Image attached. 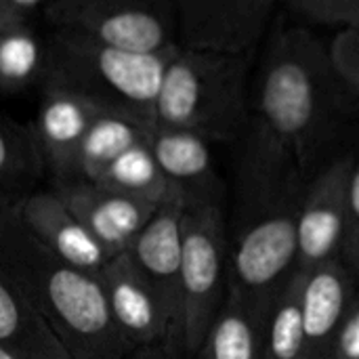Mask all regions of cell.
I'll list each match as a JSON object with an SVG mask.
<instances>
[{
    "instance_id": "cell-28",
    "label": "cell",
    "mask_w": 359,
    "mask_h": 359,
    "mask_svg": "<svg viewBox=\"0 0 359 359\" xmlns=\"http://www.w3.org/2000/svg\"><path fill=\"white\" fill-rule=\"evenodd\" d=\"M181 353L183 351L170 343H158V345H145L133 349L124 359H181Z\"/></svg>"
},
{
    "instance_id": "cell-24",
    "label": "cell",
    "mask_w": 359,
    "mask_h": 359,
    "mask_svg": "<svg viewBox=\"0 0 359 359\" xmlns=\"http://www.w3.org/2000/svg\"><path fill=\"white\" fill-rule=\"evenodd\" d=\"M288 4L303 21L337 29L359 17V0H288Z\"/></svg>"
},
{
    "instance_id": "cell-11",
    "label": "cell",
    "mask_w": 359,
    "mask_h": 359,
    "mask_svg": "<svg viewBox=\"0 0 359 359\" xmlns=\"http://www.w3.org/2000/svg\"><path fill=\"white\" fill-rule=\"evenodd\" d=\"M50 189L111 257L130 248L158 208L88 179H53Z\"/></svg>"
},
{
    "instance_id": "cell-12",
    "label": "cell",
    "mask_w": 359,
    "mask_h": 359,
    "mask_svg": "<svg viewBox=\"0 0 359 359\" xmlns=\"http://www.w3.org/2000/svg\"><path fill=\"white\" fill-rule=\"evenodd\" d=\"M185 200L172 198L156 208L145 227L126 250L151 284L181 339V255H183ZM183 347V345H181Z\"/></svg>"
},
{
    "instance_id": "cell-25",
    "label": "cell",
    "mask_w": 359,
    "mask_h": 359,
    "mask_svg": "<svg viewBox=\"0 0 359 359\" xmlns=\"http://www.w3.org/2000/svg\"><path fill=\"white\" fill-rule=\"evenodd\" d=\"M341 263L359 282V149H351V168L347 183V233Z\"/></svg>"
},
{
    "instance_id": "cell-7",
    "label": "cell",
    "mask_w": 359,
    "mask_h": 359,
    "mask_svg": "<svg viewBox=\"0 0 359 359\" xmlns=\"http://www.w3.org/2000/svg\"><path fill=\"white\" fill-rule=\"evenodd\" d=\"M44 11L53 27L116 48L168 53L181 46L170 0H48Z\"/></svg>"
},
{
    "instance_id": "cell-8",
    "label": "cell",
    "mask_w": 359,
    "mask_h": 359,
    "mask_svg": "<svg viewBox=\"0 0 359 359\" xmlns=\"http://www.w3.org/2000/svg\"><path fill=\"white\" fill-rule=\"evenodd\" d=\"M351 151L330 158L305 185L297 210V271L337 263L347 233V183Z\"/></svg>"
},
{
    "instance_id": "cell-19",
    "label": "cell",
    "mask_w": 359,
    "mask_h": 359,
    "mask_svg": "<svg viewBox=\"0 0 359 359\" xmlns=\"http://www.w3.org/2000/svg\"><path fill=\"white\" fill-rule=\"evenodd\" d=\"M149 133L145 126H141L139 122L118 116V114H109V111H101L93 124L88 126L74 166H72V175L67 179H88V181H97L101 177V172L126 149H130L137 143H143L149 139Z\"/></svg>"
},
{
    "instance_id": "cell-10",
    "label": "cell",
    "mask_w": 359,
    "mask_h": 359,
    "mask_svg": "<svg viewBox=\"0 0 359 359\" xmlns=\"http://www.w3.org/2000/svg\"><path fill=\"white\" fill-rule=\"evenodd\" d=\"M99 276L111 320L130 351L158 343H170L183 351L172 318L128 252L111 257Z\"/></svg>"
},
{
    "instance_id": "cell-14",
    "label": "cell",
    "mask_w": 359,
    "mask_h": 359,
    "mask_svg": "<svg viewBox=\"0 0 359 359\" xmlns=\"http://www.w3.org/2000/svg\"><path fill=\"white\" fill-rule=\"evenodd\" d=\"M206 137L179 128H151L149 147L164 177L191 204H221L223 181Z\"/></svg>"
},
{
    "instance_id": "cell-3",
    "label": "cell",
    "mask_w": 359,
    "mask_h": 359,
    "mask_svg": "<svg viewBox=\"0 0 359 359\" xmlns=\"http://www.w3.org/2000/svg\"><path fill=\"white\" fill-rule=\"evenodd\" d=\"M175 50L135 53L53 27L44 42L40 82L42 88L69 90L101 111L130 118L151 130L162 78Z\"/></svg>"
},
{
    "instance_id": "cell-18",
    "label": "cell",
    "mask_w": 359,
    "mask_h": 359,
    "mask_svg": "<svg viewBox=\"0 0 359 359\" xmlns=\"http://www.w3.org/2000/svg\"><path fill=\"white\" fill-rule=\"evenodd\" d=\"M267 311L227 292L196 359H263Z\"/></svg>"
},
{
    "instance_id": "cell-5",
    "label": "cell",
    "mask_w": 359,
    "mask_h": 359,
    "mask_svg": "<svg viewBox=\"0 0 359 359\" xmlns=\"http://www.w3.org/2000/svg\"><path fill=\"white\" fill-rule=\"evenodd\" d=\"M303 191H240V225L229 242L227 292L267 311L297 273V210Z\"/></svg>"
},
{
    "instance_id": "cell-30",
    "label": "cell",
    "mask_w": 359,
    "mask_h": 359,
    "mask_svg": "<svg viewBox=\"0 0 359 359\" xmlns=\"http://www.w3.org/2000/svg\"><path fill=\"white\" fill-rule=\"evenodd\" d=\"M11 4H15L19 11H23V13H32V11H36V8H40V6H46V2L48 0H8Z\"/></svg>"
},
{
    "instance_id": "cell-1",
    "label": "cell",
    "mask_w": 359,
    "mask_h": 359,
    "mask_svg": "<svg viewBox=\"0 0 359 359\" xmlns=\"http://www.w3.org/2000/svg\"><path fill=\"white\" fill-rule=\"evenodd\" d=\"M250 80L240 189L303 191L334 156L359 97L339 74L328 42L303 25L269 29Z\"/></svg>"
},
{
    "instance_id": "cell-6",
    "label": "cell",
    "mask_w": 359,
    "mask_h": 359,
    "mask_svg": "<svg viewBox=\"0 0 359 359\" xmlns=\"http://www.w3.org/2000/svg\"><path fill=\"white\" fill-rule=\"evenodd\" d=\"M229 240L221 204H191L183 210L181 255V345L196 355L227 299Z\"/></svg>"
},
{
    "instance_id": "cell-27",
    "label": "cell",
    "mask_w": 359,
    "mask_h": 359,
    "mask_svg": "<svg viewBox=\"0 0 359 359\" xmlns=\"http://www.w3.org/2000/svg\"><path fill=\"white\" fill-rule=\"evenodd\" d=\"M334 359H359V288L355 290L343 318Z\"/></svg>"
},
{
    "instance_id": "cell-17",
    "label": "cell",
    "mask_w": 359,
    "mask_h": 359,
    "mask_svg": "<svg viewBox=\"0 0 359 359\" xmlns=\"http://www.w3.org/2000/svg\"><path fill=\"white\" fill-rule=\"evenodd\" d=\"M0 347L19 359H74L23 297V292L0 269Z\"/></svg>"
},
{
    "instance_id": "cell-29",
    "label": "cell",
    "mask_w": 359,
    "mask_h": 359,
    "mask_svg": "<svg viewBox=\"0 0 359 359\" xmlns=\"http://www.w3.org/2000/svg\"><path fill=\"white\" fill-rule=\"evenodd\" d=\"M27 13L19 11L15 4H11L8 0H0V32L2 29H11V27H23L29 25L27 23Z\"/></svg>"
},
{
    "instance_id": "cell-31",
    "label": "cell",
    "mask_w": 359,
    "mask_h": 359,
    "mask_svg": "<svg viewBox=\"0 0 359 359\" xmlns=\"http://www.w3.org/2000/svg\"><path fill=\"white\" fill-rule=\"evenodd\" d=\"M0 359H19L15 353H11L8 349H4V347H0Z\"/></svg>"
},
{
    "instance_id": "cell-21",
    "label": "cell",
    "mask_w": 359,
    "mask_h": 359,
    "mask_svg": "<svg viewBox=\"0 0 359 359\" xmlns=\"http://www.w3.org/2000/svg\"><path fill=\"white\" fill-rule=\"evenodd\" d=\"M97 181L154 206H160L172 198H183L158 166L149 147V139L120 154Z\"/></svg>"
},
{
    "instance_id": "cell-13",
    "label": "cell",
    "mask_w": 359,
    "mask_h": 359,
    "mask_svg": "<svg viewBox=\"0 0 359 359\" xmlns=\"http://www.w3.org/2000/svg\"><path fill=\"white\" fill-rule=\"evenodd\" d=\"M25 229L53 255L84 271L101 273L111 255L86 231L53 191H32L15 204Z\"/></svg>"
},
{
    "instance_id": "cell-16",
    "label": "cell",
    "mask_w": 359,
    "mask_h": 359,
    "mask_svg": "<svg viewBox=\"0 0 359 359\" xmlns=\"http://www.w3.org/2000/svg\"><path fill=\"white\" fill-rule=\"evenodd\" d=\"M101 114L97 105L61 88H42V103L34 124V135L53 179H67L78 154V147Z\"/></svg>"
},
{
    "instance_id": "cell-4",
    "label": "cell",
    "mask_w": 359,
    "mask_h": 359,
    "mask_svg": "<svg viewBox=\"0 0 359 359\" xmlns=\"http://www.w3.org/2000/svg\"><path fill=\"white\" fill-rule=\"evenodd\" d=\"M250 80V53L179 46L162 78L154 128H179L208 141H233L246 128Z\"/></svg>"
},
{
    "instance_id": "cell-23",
    "label": "cell",
    "mask_w": 359,
    "mask_h": 359,
    "mask_svg": "<svg viewBox=\"0 0 359 359\" xmlns=\"http://www.w3.org/2000/svg\"><path fill=\"white\" fill-rule=\"evenodd\" d=\"M44 65V42H40L29 25L0 32V88L17 93L40 82Z\"/></svg>"
},
{
    "instance_id": "cell-22",
    "label": "cell",
    "mask_w": 359,
    "mask_h": 359,
    "mask_svg": "<svg viewBox=\"0 0 359 359\" xmlns=\"http://www.w3.org/2000/svg\"><path fill=\"white\" fill-rule=\"evenodd\" d=\"M303 273H294L273 297L265 318L263 359H309L303 311H301Z\"/></svg>"
},
{
    "instance_id": "cell-15",
    "label": "cell",
    "mask_w": 359,
    "mask_h": 359,
    "mask_svg": "<svg viewBox=\"0 0 359 359\" xmlns=\"http://www.w3.org/2000/svg\"><path fill=\"white\" fill-rule=\"evenodd\" d=\"M358 280L337 261L303 273L301 311L309 359H334L337 339Z\"/></svg>"
},
{
    "instance_id": "cell-9",
    "label": "cell",
    "mask_w": 359,
    "mask_h": 359,
    "mask_svg": "<svg viewBox=\"0 0 359 359\" xmlns=\"http://www.w3.org/2000/svg\"><path fill=\"white\" fill-rule=\"evenodd\" d=\"M280 0H170L179 44L221 53H252L273 25Z\"/></svg>"
},
{
    "instance_id": "cell-20",
    "label": "cell",
    "mask_w": 359,
    "mask_h": 359,
    "mask_svg": "<svg viewBox=\"0 0 359 359\" xmlns=\"http://www.w3.org/2000/svg\"><path fill=\"white\" fill-rule=\"evenodd\" d=\"M44 168L34 128L0 116V208L29 196Z\"/></svg>"
},
{
    "instance_id": "cell-26",
    "label": "cell",
    "mask_w": 359,
    "mask_h": 359,
    "mask_svg": "<svg viewBox=\"0 0 359 359\" xmlns=\"http://www.w3.org/2000/svg\"><path fill=\"white\" fill-rule=\"evenodd\" d=\"M328 50L339 74L359 97V17L337 29L334 38L328 42Z\"/></svg>"
},
{
    "instance_id": "cell-2",
    "label": "cell",
    "mask_w": 359,
    "mask_h": 359,
    "mask_svg": "<svg viewBox=\"0 0 359 359\" xmlns=\"http://www.w3.org/2000/svg\"><path fill=\"white\" fill-rule=\"evenodd\" d=\"M0 269L36 307L74 359H124L99 273L44 248L21 223L15 204L0 208Z\"/></svg>"
}]
</instances>
